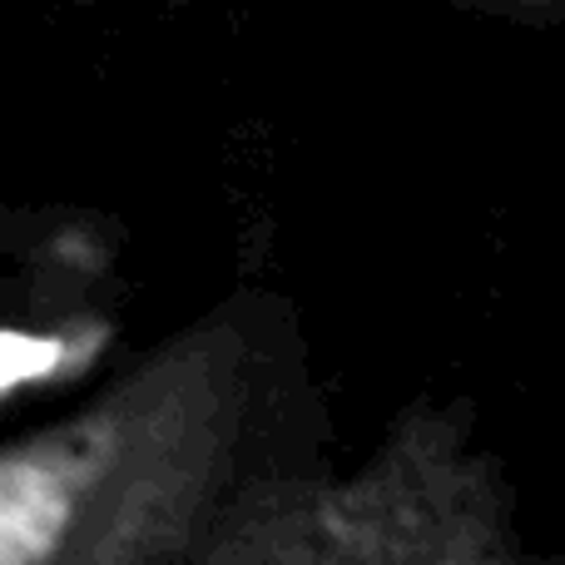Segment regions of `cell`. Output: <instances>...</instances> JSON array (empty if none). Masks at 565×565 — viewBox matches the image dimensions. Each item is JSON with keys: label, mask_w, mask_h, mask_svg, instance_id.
Returning a JSON list of instances; mask_svg holds the SVG:
<instances>
[{"label": "cell", "mask_w": 565, "mask_h": 565, "mask_svg": "<svg viewBox=\"0 0 565 565\" xmlns=\"http://www.w3.org/2000/svg\"><path fill=\"white\" fill-rule=\"evenodd\" d=\"M467 6H481L491 15H531V20H546V15H561L565 0H467Z\"/></svg>", "instance_id": "cell-5"}, {"label": "cell", "mask_w": 565, "mask_h": 565, "mask_svg": "<svg viewBox=\"0 0 565 565\" xmlns=\"http://www.w3.org/2000/svg\"><path fill=\"white\" fill-rule=\"evenodd\" d=\"M109 224L79 209L0 204V312L79 302L109 278Z\"/></svg>", "instance_id": "cell-3"}, {"label": "cell", "mask_w": 565, "mask_h": 565, "mask_svg": "<svg viewBox=\"0 0 565 565\" xmlns=\"http://www.w3.org/2000/svg\"><path fill=\"white\" fill-rule=\"evenodd\" d=\"M526 556L501 461L467 402H412L352 477H268L228 511L204 565H511Z\"/></svg>", "instance_id": "cell-2"}, {"label": "cell", "mask_w": 565, "mask_h": 565, "mask_svg": "<svg viewBox=\"0 0 565 565\" xmlns=\"http://www.w3.org/2000/svg\"><path fill=\"white\" fill-rule=\"evenodd\" d=\"M298 417L292 318L234 292L79 412L0 447V565H204L258 481L318 471Z\"/></svg>", "instance_id": "cell-1"}, {"label": "cell", "mask_w": 565, "mask_h": 565, "mask_svg": "<svg viewBox=\"0 0 565 565\" xmlns=\"http://www.w3.org/2000/svg\"><path fill=\"white\" fill-rule=\"evenodd\" d=\"M115 342V318L79 302L0 312V412L79 377Z\"/></svg>", "instance_id": "cell-4"}]
</instances>
